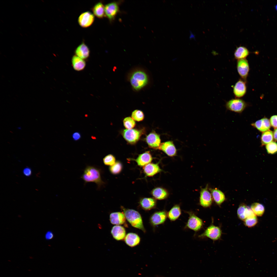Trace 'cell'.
Instances as JSON below:
<instances>
[{
	"label": "cell",
	"instance_id": "cell-6",
	"mask_svg": "<svg viewBox=\"0 0 277 277\" xmlns=\"http://www.w3.org/2000/svg\"><path fill=\"white\" fill-rule=\"evenodd\" d=\"M119 11V2H112L106 4L105 6V16L110 22L114 20Z\"/></svg>",
	"mask_w": 277,
	"mask_h": 277
},
{
	"label": "cell",
	"instance_id": "cell-39",
	"mask_svg": "<svg viewBox=\"0 0 277 277\" xmlns=\"http://www.w3.org/2000/svg\"><path fill=\"white\" fill-rule=\"evenodd\" d=\"M271 125L275 129L277 128V115L272 116L270 120Z\"/></svg>",
	"mask_w": 277,
	"mask_h": 277
},
{
	"label": "cell",
	"instance_id": "cell-30",
	"mask_svg": "<svg viewBox=\"0 0 277 277\" xmlns=\"http://www.w3.org/2000/svg\"><path fill=\"white\" fill-rule=\"evenodd\" d=\"M211 192L214 199L217 204L220 205L225 200L224 195L220 190L215 189L212 190Z\"/></svg>",
	"mask_w": 277,
	"mask_h": 277
},
{
	"label": "cell",
	"instance_id": "cell-18",
	"mask_svg": "<svg viewBox=\"0 0 277 277\" xmlns=\"http://www.w3.org/2000/svg\"><path fill=\"white\" fill-rule=\"evenodd\" d=\"M143 170L146 176L149 177L153 176L162 171L158 164L151 163L143 167Z\"/></svg>",
	"mask_w": 277,
	"mask_h": 277
},
{
	"label": "cell",
	"instance_id": "cell-8",
	"mask_svg": "<svg viewBox=\"0 0 277 277\" xmlns=\"http://www.w3.org/2000/svg\"><path fill=\"white\" fill-rule=\"evenodd\" d=\"M237 68L238 74L242 80L246 81L249 70V64L246 59L238 60Z\"/></svg>",
	"mask_w": 277,
	"mask_h": 277
},
{
	"label": "cell",
	"instance_id": "cell-15",
	"mask_svg": "<svg viewBox=\"0 0 277 277\" xmlns=\"http://www.w3.org/2000/svg\"><path fill=\"white\" fill-rule=\"evenodd\" d=\"M167 216V214L164 211L155 212L150 217V223L153 226L162 224L165 221Z\"/></svg>",
	"mask_w": 277,
	"mask_h": 277
},
{
	"label": "cell",
	"instance_id": "cell-17",
	"mask_svg": "<svg viewBox=\"0 0 277 277\" xmlns=\"http://www.w3.org/2000/svg\"><path fill=\"white\" fill-rule=\"evenodd\" d=\"M251 125L259 131L262 132L269 130L271 125L270 120L266 117H264L252 123Z\"/></svg>",
	"mask_w": 277,
	"mask_h": 277
},
{
	"label": "cell",
	"instance_id": "cell-29",
	"mask_svg": "<svg viewBox=\"0 0 277 277\" xmlns=\"http://www.w3.org/2000/svg\"><path fill=\"white\" fill-rule=\"evenodd\" d=\"M273 139V132L270 130L263 132L261 137L262 146L266 145L272 142Z\"/></svg>",
	"mask_w": 277,
	"mask_h": 277
},
{
	"label": "cell",
	"instance_id": "cell-28",
	"mask_svg": "<svg viewBox=\"0 0 277 277\" xmlns=\"http://www.w3.org/2000/svg\"><path fill=\"white\" fill-rule=\"evenodd\" d=\"M249 53V51L246 48L243 46H240L237 47L235 51L234 57L238 60L245 59Z\"/></svg>",
	"mask_w": 277,
	"mask_h": 277
},
{
	"label": "cell",
	"instance_id": "cell-31",
	"mask_svg": "<svg viewBox=\"0 0 277 277\" xmlns=\"http://www.w3.org/2000/svg\"><path fill=\"white\" fill-rule=\"evenodd\" d=\"M181 210L178 205L173 206L167 215L171 220L174 221L177 219L181 214Z\"/></svg>",
	"mask_w": 277,
	"mask_h": 277
},
{
	"label": "cell",
	"instance_id": "cell-1",
	"mask_svg": "<svg viewBox=\"0 0 277 277\" xmlns=\"http://www.w3.org/2000/svg\"><path fill=\"white\" fill-rule=\"evenodd\" d=\"M101 174V171L99 168L94 166L88 165L84 169L81 178L85 183H95L97 189H99L104 184L102 179Z\"/></svg>",
	"mask_w": 277,
	"mask_h": 277
},
{
	"label": "cell",
	"instance_id": "cell-26",
	"mask_svg": "<svg viewBox=\"0 0 277 277\" xmlns=\"http://www.w3.org/2000/svg\"><path fill=\"white\" fill-rule=\"evenodd\" d=\"M124 240L126 244L128 246L133 247L139 243L140 239L137 234L134 233H130L126 235Z\"/></svg>",
	"mask_w": 277,
	"mask_h": 277
},
{
	"label": "cell",
	"instance_id": "cell-20",
	"mask_svg": "<svg viewBox=\"0 0 277 277\" xmlns=\"http://www.w3.org/2000/svg\"><path fill=\"white\" fill-rule=\"evenodd\" d=\"M237 214L239 217L244 221L248 217L256 215L251 209L244 205L239 206L237 210Z\"/></svg>",
	"mask_w": 277,
	"mask_h": 277
},
{
	"label": "cell",
	"instance_id": "cell-38",
	"mask_svg": "<svg viewBox=\"0 0 277 277\" xmlns=\"http://www.w3.org/2000/svg\"><path fill=\"white\" fill-rule=\"evenodd\" d=\"M244 224L249 227L255 225L258 222V219L256 216L248 217L244 220Z\"/></svg>",
	"mask_w": 277,
	"mask_h": 277
},
{
	"label": "cell",
	"instance_id": "cell-36",
	"mask_svg": "<svg viewBox=\"0 0 277 277\" xmlns=\"http://www.w3.org/2000/svg\"><path fill=\"white\" fill-rule=\"evenodd\" d=\"M266 148L268 154H275L277 153V143L272 142L266 145Z\"/></svg>",
	"mask_w": 277,
	"mask_h": 277
},
{
	"label": "cell",
	"instance_id": "cell-27",
	"mask_svg": "<svg viewBox=\"0 0 277 277\" xmlns=\"http://www.w3.org/2000/svg\"><path fill=\"white\" fill-rule=\"evenodd\" d=\"M151 193L155 199L159 200L165 199L168 195V192L166 189L159 187L153 189Z\"/></svg>",
	"mask_w": 277,
	"mask_h": 277
},
{
	"label": "cell",
	"instance_id": "cell-34",
	"mask_svg": "<svg viewBox=\"0 0 277 277\" xmlns=\"http://www.w3.org/2000/svg\"><path fill=\"white\" fill-rule=\"evenodd\" d=\"M123 123L124 127L127 129H132L135 125L134 120L130 117L125 118L123 120Z\"/></svg>",
	"mask_w": 277,
	"mask_h": 277
},
{
	"label": "cell",
	"instance_id": "cell-13",
	"mask_svg": "<svg viewBox=\"0 0 277 277\" xmlns=\"http://www.w3.org/2000/svg\"><path fill=\"white\" fill-rule=\"evenodd\" d=\"M246 81L240 79L235 84L233 88V93L237 98L243 97L246 92Z\"/></svg>",
	"mask_w": 277,
	"mask_h": 277
},
{
	"label": "cell",
	"instance_id": "cell-44",
	"mask_svg": "<svg viewBox=\"0 0 277 277\" xmlns=\"http://www.w3.org/2000/svg\"><path fill=\"white\" fill-rule=\"evenodd\" d=\"M275 8L276 10H277V5L276 6Z\"/></svg>",
	"mask_w": 277,
	"mask_h": 277
},
{
	"label": "cell",
	"instance_id": "cell-4",
	"mask_svg": "<svg viewBox=\"0 0 277 277\" xmlns=\"http://www.w3.org/2000/svg\"><path fill=\"white\" fill-rule=\"evenodd\" d=\"M248 104L244 100L239 98L232 99L227 102L225 104L227 109L237 113H241L247 106Z\"/></svg>",
	"mask_w": 277,
	"mask_h": 277
},
{
	"label": "cell",
	"instance_id": "cell-35",
	"mask_svg": "<svg viewBox=\"0 0 277 277\" xmlns=\"http://www.w3.org/2000/svg\"><path fill=\"white\" fill-rule=\"evenodd\" d=\"M132 118L135 121H142L144 117L143 112L141 110H135L132 113Z\"/></svg>",
	"mask_w": 277,
	"mask_h": 277
},
{
	"label": "cell",
	"instance_id": "cell-42",
	"mask_svg": "<svg viewBox=\"0 0 277 277\" xmlns=\"http://www.w3.org/2000/svg\"><path fill=\"white\" fill-rule=\"evenodd\" d=\"M81 134L78 132H76L74 133L72 135L73 138L75 141L79 140L81 138Z\"/></svg>",
	"mask_w": 277,
	"mask_h": 277
},
{
	"label": "cell",
	"instance_id": "cell-22",
	"mask_svg": "<svg viewBox=\"0 0 277 277\" xmlns=\"http://www.w3.org/2000/svg\"><path fill=\"white\" fill-rule=\"evenodd\" d=\"M111 233L113 238L117 240H123L126 236V231L123 226L118 225L113 226Z\"/></svg>",
	"mask_w": 277,
	"mask_h": 277
},
{
	"label": "cell",
	"instance_id": "cell-37",
	"mask_svg": "<svg viewBox=\"0 0 277 277\" xmlns=\"http://www.w3.org/2000/svg\"><path fill=\"white\" fill-rule=\"evenodd\" d=\"M104 164L106 165L111 166L116 162L115 157L111 154H108L105 156L103 159Z\"/></svg>",
	"mask_w": 277,
	"mask_h": 277
},
{
	"label": "cell",
	"instance_id": "cell-32",
	"mask_svg": "<svg viewBox=\"0 0 277 277\" xmlns=\"http://www.w3.org/2000/svg\"><path fill=\"white\" fill-rule=\"evenodd\" d=\"M251 209L256 215L259 216H262L264 212V206L259 203H253L251 205Z\"/></svg>",
	"mask_w": 277,
	"mask_h": 277
},
{
	"label": "cell",
	"instance_id": "cell-14",
	"mask_svg": "<svg viewBox=\"0 0 277 277\" xmlns=\"http://www.w3.org/2000/svg\"><path fill=\"white\" fill-rule=\"evenodd\" d=\"M212 199L211 194L207 186L201 189L200 193V205L204 207H208L211 204Z\"/></svg>",
	"mask_w": 277,
	"mask_h": 277
},
{
	"label": "cell",
	"instance_id": "cell-3",
	"mask_svg": "<svg viewBox=\"0 0 277 277\" xmlns=\"http://www.w3.org/2000/svg\"><path fill=\"white\" fill-rule=\"evenodd\" d=\"M130 82L133 88L138 90L148 83V77L147 74L141 70H137L131 74L130 78Z\"/></svg>",
	"mask_w": 277,
	"mask_h": 277
},
{
	"label": "cell",
	"instance_id": "cell-24",
	"mask_svg": "<svg viewBox=\"0 0 277 277\" xmlns=\"http://www.w3.org/2000/svg\"><path fill=\"white\" fill-rule=\"evenodd\" d=\"M71 62L73 68L76 71H82L86 66V62L85 60L75 55L72 57Z\"/></svg>",
	"mask_w": 277,
	"mask_h": 277
},
{
	"label": "cell",
	"instance_id": "cell-2",
	"mask_svg": "<svg viewBox=\"0 0 277 277\" xmlns=\"http://www.w3.org/2000/svg\"><path fill=\"white\" fill-rule=\"evenodd\" d=\"M126 219L133 227L139 229L145 233V230L143 224L142 217L137 211L132 209H126L121 207Z\"/></svg>",
	"mask_w": 277,
	"mask_h": 277
},
{
	"label": "cell",
	"instance_id": "cell-5",
	"mask_svg": "<svg viewBox=\"0 0 277 277\" xmlns=\"http://www.w3.org/2000/svg\"><path fill=\"white\" fill-rule=\"evenodd\" d=\"M142 134L141 131L133 129L124 130L122 133L125 139L131 144L136 143L139 140Z\"/></svg>",
	"mask_w": 277,
	"mask_h": 277
},
{
	"label": "cell",
	"instance_id": "cell-16",
	"mask_svg": "<svg viewBox=\"0 0 277 277\" xmlns=\"http://www.w3.org/2000/svg\"><path fill=\"white\" fill-rule=\"evenodd\" d=\"M74 53L75 55L85 60L89 57L90 51L87 46L83 42L76 48Z\"/></svg>",
	"mask_w": 277,
	"mask_h": 277
},
{
	"label": "cell",
	"instance_id": "cell-33",
	"mask_svg": "<svg viewBox=\"0 0 277 277\" xmlns=\"http://www.w3.org/2000/svg\"><path fill=\"white\" fill-rule=\"evenodd\" d=\"M122 168V166L121 163L119 161H116L114 164L110 167L109 170L112 174H117L121 172Z\"/></svg>",
	"mask_w": 277,
	"mask_h": 277
},
{
	"label": "cell",
	"instance_id": "cell-10",
	"mask_svg": "<svg viewBox=\"0 0 277 277\" xmlns=\"http://www.w3.org/2000/svg\"><path fill=\"white\" fill-rule=\"evenodd\" d=\"M221 231L220 228L214 225L209 227L200 236L208 237L214 240L218 239L220 237Z\"/></svg>",
	"mask_w": 277,
	"mask_h": 277
},
{
	"label": "cell",
	"instance_id": "cell-12",
	"mask_svg": "<svg viewBox=\"0 0 277 277\" xmlns=\"http://www.w3.org/2000/svg\"><path fill=\"white\" fill-rule=\"evenodd\" d=\"M158 149L161 150L170 157L176 155L177 151L175 147L171 141H168L161 143Z\"/></svg>",
	"mask_w": 277,
	"mask_h": 277
},
{
	"label": "cell",
	"instance_id": "cell-43",
	"mask_svg": "<svg viewBox=\"0 0 277 277\" xmlns=\"http://www.w3.org/2000/svg\"><path fill=\"white\" fill-rule=\"evenodd\" d=\"M273 138L275 141H277V128L275 129L273 132Z\"/></svg>",
	"mask_w": 277,
	"mask_h": 277
},
{
	"label": "cell",
	"instance_id": "cell-41",
	"mask_svg": "<svg viewBox=\"0 0 277 277\" xmlns=\"http://www.w3.org/2000/svg\"><path fill=\"white\" fill-rule=\"evenodd\" d=\"M54 237V235L53 232L50 231H48L46 233L45 238V239L47 240H49L52 239Z\"/></svg>",
	"mask_w": 277,
	"mask_h": 277
},
{
	"label": "cell",
	"instance_id": "cell-19",
	"mask_svg": "<svg viewBox=\"0 0 277 277\" xmlns=\"http://www.w3.org/2000/svg\"><path fill=\"white\" fill-rule=\"evenodd\" d=\"M152 156L150 152L147 151L139 155L136 159H133L140 166H143L150 163L152 160Z\"/></svg>",
	"mask_w": 277,
	"mask_h": 277
},
{
	"label": "cell",
	"instance_id": "cell-21",
	"mask_svg": "<svg viewBox=\"0 0 277 277\" xmlns=\"http://www.w3.org/2000/svg\"><path fill=\"white\" fill-rule=\"evenodd\" d=\"M126 219L125 215L123 212H113L111 213L110 216V222L111 224H123L125 223Z\"/></svg>",
	"mask_w": 277,
	"mask_h": 277
},
{
	"label": "cell",
	"instance_id": "cell-7",
	"mask_svg": "<svg viewBox=\"0 0 277 277\" xmlns=\"http://www.w3.org/2000/svg\"><path fill=\"white\" fill-rule=\"evenodd\" d=\"M95 16L91 12L87 11L81 13L78 19V23L81 27L86 28L91 26L94 22Z\"/></svg>",
	"mask_w": 277,
	"mask_h": 277
},
{
	"label": "cell",
	"instance_id": "cell-40",
	"mask_svg": "<svg viewBox=\"0 0 277 277\" xmlns=\"http://www.w3.org/2000/svg\"><path fill=\"white\" fill-rule=\"evenodd\" d=\"M23 173L25 176H29L32 174L31 170L30 168L28 167H26L23 170Z\"/></svg>",
	"mask_w": 277,
	"mask_h": 277
},
{
	"label": "cell",
	"instance_id": "cell-23",
	"mask_svg": "<svg viewBox=\"0 0 277 277\" xmlns=\"http://www.w3.org/2000/svg\"><path fill=\"white\" fill-rule=\"evenodd\" d=\"M156 201L155 198L151 197H144L140 201V205L143 210H150L155 207Z\"/></svg>",
	"mask_w": 277,
	"mask_h": 277
},
{
	"label": "cell",
	"instance_id": "cell-11",
	"mask_svg": "<svg viewBox=\"0 0 277 277\" xmlns=\"http://www.w3.org/2000/svg\"><path fill=\"white\" fill-rule=\"evenodd\" d=\"M146 141L150 147L154 149H158L161 143L160 135L154 131L147 135Z\"/></svg>",
	"mask_w": 277,
	"mask_h": 277
},
{
	"label": "cell",
	"instance_id": "cell-25",
	"mask_svg": "<svg viewBox=\"0 0 277 277\" xmlns=\"http://www.w3.org/2000/svg\"><path fill=\"white\" fill-rule=\"evenodd\" d=\"M94 15L98 18H102L105 16V6L102 2H99L94 4L91 8Z\"/></svg>",
	"mask_w": 277,
	"mask_h": 277
},
{
	"label": "cell",
	"instance_id": "cell-9",
	"mask_svg": "<svg viewBox=\"0 0 277 277\" xmlns=\"http://www.w3.org/2000/svg\"><path fill=\"white\" fill-rule=\"evenodd\" d=\"M188 213L189 215V217L186 226L189 228L195 231L199 230L202 225V220L194 213L191 212Z\"/></svg>",
	"mask_w": 277,
	"mask_h": 277
}]
</instances>
